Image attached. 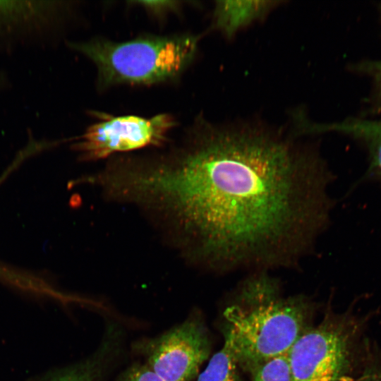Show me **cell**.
<instances>
[{
	"label": "cell",
	"instance_id": "obj_1",
	"mask_svg": "<svg viewBox=\"0 0 381 381\" xmlns=\"http://www.w3.org/2000/svg\"><path fill=\"white\" fill-rule=\"evenodd\" d=\"M260 121L198 119L168 155L131 159L118 187L210 272L300 265L327 228L332 174L315 145Z\"/></svg>",
	"mask_w": 381,
	"mask_h": 381
},
{
	"label": "cell",
	"instance_id": "obj_2",
	"mask_svg": "<svg viewBox=\"0 0 381 381\" xmlns=\"http://www.w3.org/2000/svg\"><path fill=\"white\" fill-rule=\"evenodd\" d=\"M310 313L305 296H285L268 271L252 272L224 311V342L239 368L251 375L264 363L289 351L308 328Z\"/></svg>",
	"mask_w": 381,
	"mask_h": 381
},
{
	"label": "cell",
	"instance_id": "obj_3",
	"mask_svg": "<svg viewBox=\"0 0 381 381\" xmlns=\"http://www.w3.org/2000/svg\"><path fill=\"white\" fill-rule=\"evenodd\" d=\"M199 36L145 35L121 42L92 40L73 47L93 62L101 86L147 85L176 78L193 61Z\"/></svg>",
	"mask_w": 381,
	"mask_h": 381
},
{
	"label": "cell",
	"instance_id": "obj_4",
	"mask_svg": "<svg viewBox=\"0 0 381 381\" xmlns=\"http://www.w3.org/2000/svg\"><path fill=\"white\" fill-rule=\"evenodd\" d=\"M355 327L344 318L326 317L308 327L288 352L291 381H348Z\"/></svg>",
	"mask_w": 381,
	"mask_h": 381
},
{
	"label": "cell",
	"instance_id": "obj_5",
	"mask_svg": "<svg viewBox=\"0 0 381 381\" xmlns=\"http://www.w3.org/2000/svg\"><path fill=\"white\" fill-rule=\"evenodd\" d=\"M133 350L163 381H192L210 356L211 342L197 313L157 337L135 341Z\"/></svg>",
	"mask_w": 381,
	"mask_h": 381
},
{
	"label": "cell",
	"instance_id": "obj_6",
	"mask_svg": "<svg viewBox=\"0 0 381 381\" xmlns=\"http://www.w3.org/2000/svg\"><path fill=\"white\" fill-rule=\"evenodd\" d=\"M174 125V119L168 114L150 118L107 116L85 130L75 149L83 159L97 160L116 152L159 146L167 140Z\"/></svg>",
	"mask_w": 381,
	"mask_h": 381
},
{
	"label": "cell",
	"instance_id": "obj_7",
	"mask_svg": "<svg viewBox=\"0 0 381 381\" xmlns=\"http://www.w3.org/2000/svg\"><path fill=\"white\" fill-rule=\"evenodd\" d=\"M122 333L115 324L109 325L96 350L84 360L60 368L40 381H104L121 351Z\"/></svg>",
	"mask_w": 381,
	"mask_h": 381
},
{
	"label": "cell",
	"instance_id": "obj_8",
	"mask_svg": "<svg viewBox=\"0 0 381 381\" xmlns=\"http://www.w3.org/2000/svg\"><path fill=\"white\" fill-rule=\"evenodd\" d=\"M281 1H217L212 23L226 38L231 39L243 28L266 17Z\"/></svg>",
	"mask_w": 381,
	"mask_h": 381
},
{
	"label": "cell",
	"instance_id": "obj_9",
	"mask_svg": "<svg viewBox=\"0 0 381 381\" xmlns=\"http://www.w3.org/2000/svg\"><path fill=\"white\" fill-rule=\"evenodd\" d=\"M307 134L337 132L364 143L370 158V171L381 179V118L346 119L329 123H316L307 119L303 123Z\"/></svg>",
	"mask_w": 381,
	"mask_h": 381
},
{
	"label": "cell",
	"instance_id": "obj_10",
	"mask_svg": "<svg viewBox=\"0 0 381 381\" xmlns=\"http://www.w3.org/2000/svg\"><path fill=\"white\" fill-rule=\"evenodd\" d=\"M239 367L226 343L212 356L198 381H241Z\"/></svg>",
	"mask_w": 381,
	"mask_h": 381
},
{
	"label": "cell",
	"instance_id": "obj_11",
	"mask_svg": "<svg viewBox=\"0 0 381 381\" xmlns=\"http://www.w3.org/2000/svg\"><path fill=\"white\" fill-rule=\"evenodd\" d=\"M251 375V381H291L288 353L264 363Z\"/></svg>",
	"mask_w": 381,
	"mask_h": 381
},
{
	"label": "cell",
	"instance_id": "obj_12",
	"mask_svg": "<svg viewBox=\"0 0 381 381\" xmlns=\"http://www.w3.org/2000/svg\"><path fill=\"white\" fill-rule=\"evenodd\" d=\"M117 381H163L145 363H133L121 373Z\"/></svg>",
	"mask_w": 381,
	"mask_h": 381
},
{
	"label": "cell",
	"instance_id": "obj_13",
	"mask_svg": "<svg viewBox=\"0 0 381 381\" xmlns=\"http://www.w3.org/2000/svg\"><path fill=\"white\" fill-rule=\"evenodd\" d=\"M363 68L371 76L380 96H381V59L363 65Z\"/></svg>",
	"mask_w": 381,
	"mask_h": 381
},
{
	"label": "cell",
	"instance_id": "obj_14",
	"mask_svg": "<svg viewBox=\"0 0 381 381\" xmlns=\"http://www.w3.org/2000/svg\"><path fill=\"white\" fill-rule=\"evenodd\" d=\"M142 6L155 11H164L165 9L174 7L175 1H138Z\"/></svg>",
	"mask_w": 381,
	"mask_h": 381
},
{
	"label": "cell",
	"instance_id": "obj_15",
	"mask_svg": "<svg viewBox=\"0 0 381 381\" xmlns=\"http://www.w3.org/2000/svg\"><path fill=\"white\" fill-rule=\"evenodd\" d=\"M358 381H381V373L375 371H367Z\"/></svg>",
	"mask_w": 381,
	"mask_h": 381
},
{
	"label": "cell",
	"instance_id": "obj_16",
	"mask_svg": "<svg viewBox=\"0 0 381 381\" xmlns=\"http://www.w3.org/2000/svg\"><path fill=\"white\" fill-rule=\"evenodd\" d=\"M380 13H381V6H380Z\"/></svg>",
	"mask_w": 381,
	"mask_h": 381
}]
</instances>
